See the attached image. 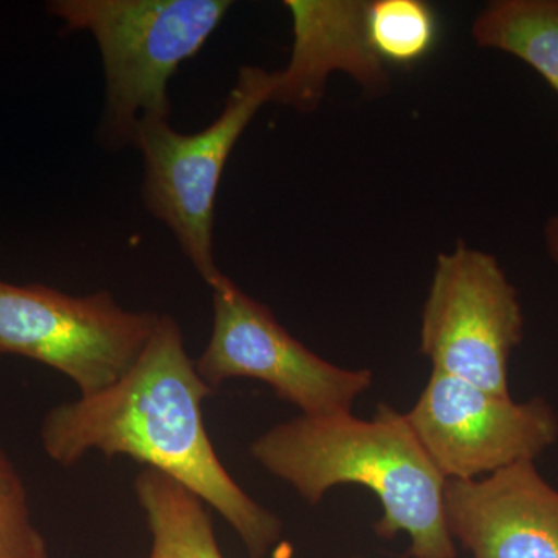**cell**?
Masks as SVG:
<instances>
[{
	"instance_id": "9c48e42d",
	"label": "cell",
	"mask_w": 558,
	"mask_h": 558,
	"mask_svg": "<svg viewBox=\"0 0 558 558\" xmlns=\"http://www.w3.org/2000/svg\"><path fill=\"white\" fill-rule=\"evenodd\" d=\"M451 538L473 558H558V490L535 462L476 480H447Z\"/></svg>"
},
{
	"instance_id": "7a4b0ae2",
	"label": "cell",
	"mask_w": 558,
	"mask_h": 558,
	"mask_svg": "<svg viewBox=\"0 0 558 558\" xmlns=\"http://www.w3.org/2000/svg\"><path fill=\"white\" fill-rule=\"evenodd\" d=\"M250 454L311 506L341 484L368 488L381 506L377 537L405 534L411 558H457L444 515L447 480L405 414L387 403L373 418L300 414L253 440Z\"/></svg>"
},
{
	"instance_id": "8992f818",
	"label": "cell",
	"mask_w": 558,
	"mask_h": 558,
	"mask_svg": "<svg viewBox=\"0 0 558 558\" xmlns=\"http://www.w3.org/2000/svg\"><path fill=\"white\" fill-rule=\"evenodd\" d=\"M523 336L519 290L497 258L464 242L440 253L421 322L433 371L510 396V357Z\"/></svg>"
},
{
	"instance_id": "3957f363",
	"label": "cell",
	"mask_w": 558,
	"mask_h": 558,
	"mask_svg": "<svg viewBox=\"0 0 558 558\" xmlns=\"http://www.w3.org/2000/svg\"><path fill=\"white\" fill-rule=\"evenodd\" d=\"M231 9L229 0H53L65 32L97 40L106 78L101 134L134 143L140 124L170 120L168 83L207 43Z\"/></svg>"
},
{
	"instance_id": "8fae6325",
	"label": "cell",
	"mask_w": 558,
	"mask_h": 558,
	"mask_svg": "<svg viewBox=\"0 0 558 558\" xmlns=\"http://www.w3.org/2000/svg\"><path fill=\"white\" fill-rule=\"evenodd\" d=\"M134 492L149 529L148 558H223L208 506L190 488L143 468Z\"/></svg>"
},
{
	"instance_id": "2e32d148",
	"label": "cell",
	"mask_w": 558,
	"mask_h": 558,
	"mask_svg": "<svg viewBox=\"0 0 558 558\" xmlns=\"http://www.w3.org/2000/svg\"><path fill=\"white\" fill-rule=\"evenodd\" d=\"M348 558H363V557H348ZM402 558H411V557L409 556V554H407V556L402 557Z\"/></svg>"
},
{
	"instance_id": "ba28073f",
	"label": "cell",
	"mask_w": 558,
	"mask_h": 558,
	"mask_svg": "<svg viewBox=\"0 0 558 558\" xmlns=\"http://www.w3.org/2000/svg\"><path fill=\"white\" fill-rule=\"evenodd\" d=\"M405 416L446 480L535 462L558 439V416L545 399L517 402L438 371Z\"/></svg>"
},
{
	"instance_id": "7c38bea8",
	"label": "cell",
	"mask_w": 558,
	"mask_h": 558,
	"mask_svg": "<svg viewBox=\"0 0 558 558\" xmlns=\"http://www.w3.org/2000/svg\"><path fill=\"white\" fill-rule=\"evenodd\" d=\"M472 38L519 58L558 95V0H495L473 21Z\"/></svg>"
},
{
	"instance_id": "52a82bcc",
	"label": "cell",
	"mask_w": 558,
	"mask_h": 558,
	"mask_svg": "<svg viewBox=\"0 0 558 558\" xmlns=\"http://www.w3.org/2000/svg\"><path fill=\"white\" fill-rule=\"evenodd\" d=\"M211 336L196 362L213 389L230 379L263 381L303 416L351 413L373 385L369 369H348L319 357L279 325L274 312L226 275L211 286Z\"/></svg>"
},
{
	"instance_id": "277c9868",
	"label": "cell",
	"mask_w": 558,
	"mask_h": 558,
	"mask_svg": "<svg viewBox=\"0 0 558 558\" xmlns=\"http://www.w3.org/2000/svg\"><path fill=\"white\" fill-rule=\"evenodd\" d=\"M275 92V72L242 68L218 119L194 134L170 120L140 124L134 143L143 161V199L150 215L168 227L202 279L211 286L222 275L213 252L215 205L223 168L253 117Z\"/></svg>"
},
{
	"instance_id": "5bb4252c",
	"label": "cell",
	"mask_w": 558,
	"mask_h": 558,
	"mask_svg": "<svg viewBox=\"0 0 558 558\" xmlns=\"http://www.w3.org/2000/svg\"><path fill=\"white\" fill-rule=\"evenodd\" d=\"M0 558H50L20 470L0 447Z\"/></svg>"
},
{
	"instance_id": "5b68a950",
	"label": "cell",
	"mask_w": 558,
	"mask_h": 558,
	"mask_svg": "<svg viewBox=\"0 0 558 558\" xmlns=\"http://www.w3.org/2000/svg\"><path fill=\"white\" fill-rule=\"evenodd\" d=\"M160 317L123 310L106 290L75 296L0 281V354L43 363L90 396L130 371Z\"/></svg>"
},
{
	"instance_id": "6da1fadb",
	"label": "cell",
	"mask_w": 558,
	"mask_h": 558,
	"mask_svg": "<svg viewBox=\"0 0 558 558\" xmlns=\"http://www.w3.org/2000/svg\"><path fill=\"white\" fill-rule=\"evenodd\" d=\"M213 391L186 352L179 323L161 315L137 362L116 384L49 410L40 446L61 468L100 451L159 470L215 509L250 557L264 558L281 539L282 523L250 497L216 453L202 411Z\"/></svg>"
},
{
	"instance_id": "4fadbf2b",
	"label": "cell",
	"mask_w": 558,
	"mask_h": 558,
	"mask_svg": "<svg viewBox=\"0 0 558 558\" xmlns=\"http://www.w3.org/2000/svg\"><path fill=\"white\" fill-rule=\"evenodd\" d=\"M366 36L385 65L409 68L435 49L439 21L422 0H374L366 5Z\"/></svg>"
},
{
	"instance_id": "9a60e30c",
	"label": "cell",
	"mask_w": 558,
	"mask_h": 558,
	"mask_svg": "<svg viewBox=\"0 0 558 558\" xmlns=\"http://www.w3.org/2000/svg\"><path fill=\"white\" fill-rule=\"evenodd\" d=\"M545 244L550 259L558 267V215L550 216L545 226Z\"/></svg>"
},
{
	"instance_id": "30bf717a",
	"label": "cell",
	"mask_w": 558,
	"mask_h": 558,
	"mask_svg": "<svg viewBox=\"0 0 558 558\" xmlns=\"http://www.w3.org/2000/svg\"><path fill=\"white\" fill-rule=\"evenodd\" d=\"M284 5L292 17V54L284 69L275 70L271 102L312 112L333 72L349 73L371 94L387 90V68L366 36L368 2L288 0Z\"/></svg>"
}]
</instances>
